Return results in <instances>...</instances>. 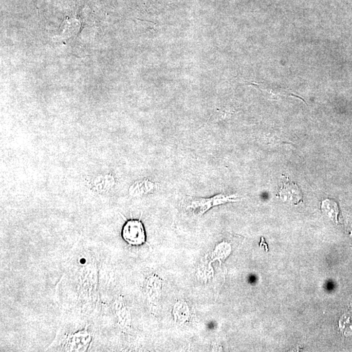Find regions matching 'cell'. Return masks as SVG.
I'll use <instances>...</instances> for the list:
<instances>
[{
    "mask_svg": "<svg viewBox=\"0 0 352 352\" xmlns=\"http://www.w3.org/2000/svg\"><path fill=\"white\" fill-rule=\"evenodd\" d=\"M92 334L86 329L71 333L65 337L63 349L66 352H86L92 342Z\"/></svg>",
    "mask_w": 352,
    "mask_h": 352,
    "instance_id": "cell-1",
    "label": "cell"
},
{
    "mask_svg": "<svg viewBox=\"0 0 352 352\" xmlns=\"http://www.w3.org/2000/svg\"><path fill=\"white\" fill-rule=\"evenodd\" d=\"M122 237L130 245H141L145 243V229L141 221H128L123 228Z\"/></svg>",
    "mask_w": 352,
    "mask_h": 352,
    "instance_id": "cell-2",
    "label": "cell"
},
{
    "mask_svg": "<svg viewBox=\"0 0 352 352\" xmlns=\"http://www.w3.org/2000/svg\"><path fill=\"white\" fill-rule=\"evenodd\" d=\"M238 197L236 194L232 195H226V194H217L211 199H195L190 203V207L196 210H199V212L204 213L208 210L211 207L222 204L227 203H232L238 201Z\"/></svg>",
    "mask_w": 352,
    "mask_h": 352,
    "instance_id": "cell-3",
    "label": "cell"
},
{
    "mask_svg": "<svg viewBox=\"0 0 352 352\" xmlns=\"http://www.w3.org/2000/svg\"><path fill=\"white\" fill-rule=\"evenodd\" d=\"M277 196L284 203L292 205H298L303 202L302 192L299 186L295 183L290 181L287 177L282 182V186H280Z\"/></svg>",
    "mask_w": 352,
    "mask_h": 352,
    "instance_id": "cell-4",
    "label": "cell"
},
{
    "mask_svg": "<svg viewBox=\"0 0 352 352\" xmlns=\"http://www.w3.org/2000/svg\"><path fill=\"white\" fill-rule=\"evenodd\" d=\"M253 85L259 88L261 91L266 92L267 93H268L271 99H278V98L288 97V96H294V97H299L296 95V94L292 93L290 90L284 89V88L281 87H278V86L273 85V84L255 83L253 84ZM300 99L303 100L302 98H300Z\"/></svg>",
    "mask_w": 352,
    "mask_h": 352,
    "instance_id": "cell-5",
    "label": "cell"
},
{
    "mask_svg": "<svg viewBox=\"0 0 352 352\" xmlns=\"http://www.w3.org/2000/svg\"><path fill=\"white\" fill-rule=\"evenodd\" d=\"M322 212L325 213L333 222L338 224L339 208L335 202L330 199L323 201L321 205Z\"/></svg>",
    "mask_w": 352,
    "mask_h": 352,
    "instance_id": "cell-6",
    "label": "cell"
}]
</instances>
